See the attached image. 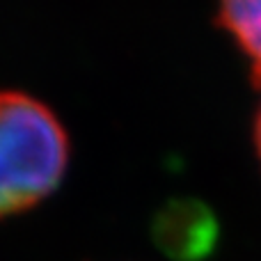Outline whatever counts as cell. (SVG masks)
Here are the masks:
<instances>
[{"instance_id":"3957f363","label":"cell","mask_w":261,"mask_h":261,"mask_svg":"<svg viewBox=\"0 0 261 261\" xmlns=\"http://www.w3.org/2000/svg\"><path fill=\"white\" fill-rule=\"evenodd\" d=\"M218 25L248 58L252 83L261 87V0H218Z\"/></svg>"},{"instance_id":"6da1fadb","label":"cell","mask_w":261,"mask_h":261,"mask_svg":"<svg viewBox=\"0 0 261 261\" xmlns=\"http://www.w3.org/2000/svg\"><path fill=\"white\" fill-rule=\"evenodd\" d=\"M69 138L41 101L0 90V218L32 208L60 186Z\"/></svg>"},{"instance_id":"277c9868","label":"cell","mask_w":261,"mask_h":261,"mask_svg":"<svg viewBox=\"0 0 261 261\" xmlns=\"http://www.w3.org/2000/svg\"><path fill=\"white\" fill-rule=\"evenodd\" d=\"M254 144H257V153L261 158V106L257 113V122H254Z\"/></svg>"},{"instance_id":"7a4b0ae2","label":"cell","mask_w":261,"mask_h":261,"mask_svg":"<svg viewBox=\"0 0 261 261\" xmlns=\"http://www.w3.org/2000/svg\"><path fill=\"white\" fill-rule=\"evenodd\" d=\"M161 252L174 261L204 259L218 241V220L197 199H172L153 222Z\"/></svg>"}]
</instances>
